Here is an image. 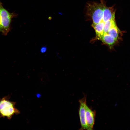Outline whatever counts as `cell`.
Segmentation results:
<instances>
[{"instance_id": "1", "label": "cell", "mask_w": 130, "mask_h": 130, "mask_svg": "<svg viewBox=\"0 0 130 130\" xmlns=\"http://www.w3.org/2000/svg\"><path fill=\"white\" fill-rule=\"evenodd\" d=\"M9 95L4 97L0 99V117H6L11 119L15 114L18 115L20 111L15 106L16 103L9 100Z\"/></svg>"}, {"instance_id": "2", "label": "cell", "mask_w": 130, "mask_h": 130, "mask_svg": "<svg viewBox=\"0 0 130 130\" xmlns=\"http://www.w3.org/2000/svg\"><path fill=\"white\" fill-rule=\"evenodd\" d=\"M14 13L8 12L3 6L0 1V32L6 35L11 29V23L12 19L17 16Z\"/></svg>"}, {"instance_id": "3", "label": "cell", "mask_w": 130, "mask_h": 130, "mask_svg": "<svg viewBox=\"0 0 130 130\" xmlns=\"http://www.w3.org/2000/svg\"><path fill=\"white\" fill-rule=\"evenodd\" d=\"M105 4L103 0L100 3L95 2L89 3L87 6V14L92 18L93 23L95 24L99 23L103 16L104 7Z\"/></svg>"}, {"instance_id": "4", "label": "cell", "mask_w": 130, "mask_h": 130, "mask_svg": "<svg viewBox=\"0 0 130 130\" xmlns=\"http://www.w3.org/2000/svg\"><path fill=\"white\" fill-rule=\"evenodd\" d=\"M86 96H84L79 101V114L81 125L80 130H90L87 124L86 119L85 106L86 104Z\"/></svg>"}, {"instance_id": "5", "label": "cell", "mask_w": 130, "mask_h": 130, "mask_svg": "<svg viewBox=\"0 0 130 130\" xmlns=\"http://www.w3.org/2000/svg\"><path fill=\"white\" fill-rule=\"evenodd\" d=\"M85 113L87 124L90 130H92L95 123L96 111L92 110L86 104L85 106Z\"/></svg>"}, {"instance_id": "6", "label": "cell", "mask_w": 130, "mask_h": 130, "mask_svg": "<svg viewBox=\"0 0 130 130\" xmlns=\"http://www.w3.org/2000/svg\"><path fill=\"white\" fill-rule=\"evenodd\" d=\"M103 43L111 48L115 43L117 40L111 36L105 33L103 34L98 39Z\"/></svg>"}, {"instance_id": "7", "label": "cell", "mask_w": 130, "mask_h": 130, "mask_svg": "<svg viewBox=\"0 0 130 130\" xmlns=\"http://www.w3.org/2000/svg\"><path fill=\"white\" fill-rule=\"evenodd\" d=\"M119 32V30L115 24L110 29L107 33L117 40Z\"/></svg>"}, {"instance_id": "8", "label": "cell", "mask_w": 130, "mask_h": 130, "mask_svg": "<svg viewBox=\"0 0 130 130\" xmlns=\"http://www.w3.org/2000/svg\"><path fill=\"white\" fill-rule=\"evenodd\" d=\"M116 24L115 19L109 20L105 23L104 28V34L107 33L110 29Z\"/></svg>"}, {"instance_id": "9", "label": "cell", "mask_w": 130, "mask_h": 130, "mask_svg": "<svg viewBox=\"0 0 130 130\" xmlns=\"http://www.w3.org/2000/svg\"><path fill=\"white\" fill-rule=\"evenodd\" d=\"M47 47L46 46H43L40 48V52L41 53H44L47 51Z\"/></svg>"}, {"instance_id": "10", "label": "cell", "mask_w": 130, "mask_h": 130, "mask_svg": "<svg viewBox=\"0 0 130 130\" xmlns=\"http://www.w3.org/2000/svg\"><path fill=\"white\" fill-rule=\"evenodd\" d=\"M37 97L38 98H39L41 97V95L40 93H37L36 94Z\"/></svg>"}, {"instance_id": "11", "label": "cell", "mask_w": 130, "mask_h": 130, "mask_svg": "<svg viewBox=\"0 0 130 130\" xmlns=\"http://www.w3.org/2000/svg\"><path fill=\"white\" fill-rule=\"evenodd\" d=\"M58 13L60 15H62L63 14H62V12H58Z\"/></svg>"}, {"instance_id": "12", "label": "cell", "mask_w": 130, "mask_h": 130, "mask_svg": "<svg viewBox=\"0 0 130 130\" xmlns=\"http://www.w3.org/2000/svg\"><path fill=\"white\" fill-rule=\"evenodd\" d=\"M52 17L51 16H49L48 18V19L49 20H51L52 19Z\"/></svg>"}, {"instance_id": "13", "label": "cell", "mask_w": 130, "mask_h": 130, "mask_svg": "<svg viewBox=\"0 0 130 130\" xmlns=\"http://www.w3.org/2000/svg\"></svg>"}]
</instances>
